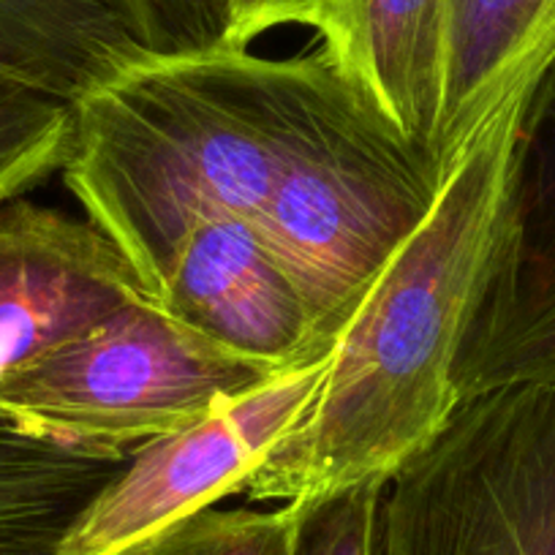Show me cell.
Here are the masks:
<instances>
[{
	"label": "cell",
	"mask_w": 555,
	"mask_h": 555,
	"mask_svg": "<svg viewBox=\"0 0 555 555\" xmlns=\"http://www.w3.org/2000/svg\"><path fill=\"white\" fill-rule=\"evenodd\" d=\"M142 297L117 245L88 218L28 194L0 202V382Z\"/></svg>",
	"instance_id": "cell-8"
},
{
	"label": "cell",
	"mask_w": 555,
	"mask_h": 555,
	"mask_svg": "<svg viewBox=\"0 0 555 555\" xmlns=\"http://www.w3.org/2000/svg\"><path fill=\"white\" fill-rule=\"evenodd\" d=\"M387 479H362L292 501L289 555H378V520Z\"/></svg>",
	"instance_id": "cell-16"
},
{
	"label": "cell",
	"mask_w": 555,
	"mask_h": 555,
	"mask_svg": "<svg viewBox=\"0 0 555 555\" xmlns=\"http://www.w3.org/2000/svg\"><path fill=\"white\" fill-rule=\"evenodd\" d=\"M126 457L39 434L0 411V550L57 547Z\"/></svg>",
	"instance_id": "cell-13"
},
{
	"label": "cell",
	"mask_w": 555,
	"mask_h": 555,
	"mask_svg": "<svg viewBox=\"0 0 555 555\" xmlns=\"http://www.w3.org/2000/svg\"><path fill=\"white\" fill-rule=\"evenodd\" d=\"M349 0H232V47L248 50L254 39L281 25L313 28L322 44L335 41Z\"/></svg>",
	"instance_id": "cell-18"
},
{
	"label": "cell",
	"mask_w": 555,
	"mask_h": 555,
	"mask_svg": "<svg viewBox=\"0 0 555 555\" xmlns=\"http://www.w3.org/2000/svg\"><path fill=\"white\" fill-rule=\"evenodd\" d=\"M295 506L286 501L278 509L205 506L115 555H289Z\"/></svg>",
	"instance_id": "cell-15"
},
{
	"label": "cell",
	"mask_w": 555,
	"mask_h": 555,
	"mask_svg": "<svg viewBox=\"0 0 555 555\" xmlns=\"http://www.w3.org/2000/svg\"><path fill=\"white\" fill-rule=\"evenodd\" d=\"M330 72L322 44L284 61L234 47L147 55L72 106L63 183L145 297L196 223L259 221Z\"/></svg>",
	"instance_id": "cell-2"
},
{
	"label": "cell",
	"mask_w": 555,
	"mask_h": 555,
	"mask_svg": "<svg viewBox=\"0 0 555 555\" xmlns=\"http://www.w3.org/2000/svg\"><path fill=\"white\" fill-rule=\"evenodd\" d=\"M457 400L555 384V66L522 131L509 207L452 367Z\"/></svg>",
	"instance_id": "cell-7"
},
{
	"label": "cell",
	"mask_w": 555,
	"mask_h": 555,
	"mask_svg": "<svg viewBox=\"0 0 555 555\" xmlns=\"http://www.w3.org/2000/svg\"><path fill=\"white\" fill-rule=\"evenodd\" d=\"M434 153L414 145L335 63L311 122L256 227L284 261L333 354L395 250L439 196Z\"/></svg>",
	"instance_id": "cell-3"
},
{
	"label": "cell",
	"mask_w": 555,
	"mask_h": 555,
	"mask_svg": "<svg viewBox=\"0 0 555 555\" xmlns=\"http://www.w3.org/2000/svg\"><path fill=\"white\" fill-rule=\"evenodd\" d=\"M555 63V0H450L436 162L450 175L501 101Z\"/></svg>",
	"instance_id": "cell-10"
},
{
	"label": "cell",
	"mask_w": 555,
	"mask_h": 555,
	"mask_svg": "<svg viewBox=\"0 0 555 555\" xmlns=\"http://www.w3.org/2000/svg\"><path fill=\"white\" fill-rule=\"evenodd\" d=\"M378 555H555V384L457 403L387 479Z\"/></svg>",
	"instance_id": "cell-4"
},
{
	"label": "cell",
	"mask_w": 555,
	"mask_h": 555,
	"mask_svg": "<svg viewBox=\"0 0 555 555\" xmlns=\"http://www.w3.org/2000/svg\"><path fill=\"white\" fill-rule=\"evenodd\" d=\"M147 55L122 0H0V82L74 106Z\"/></svg>",
	"instance_id": "cell-12"
},
{
	"label": "cell",
	"mask_w": 555,
	"mask_h": 555,
	"mask_svg": "<svg viewBox=\"0 0 555 555\" xmlns=\"http://www.w3.org/2000/svg\"><path fill=\"white\" fill-rule=\"evenodd\" d=\"M151 55H196L232 47V0H122Z\"/></svg>",
	"instance_id": "cell-17"
},
{
	"label": "cell",
	"mask_w": 555,
	"mask_h": 555,
	"mask_svg": "<svg viewBox=\"0 0 555 555\" xmlns=\"http://www.w3.org/2000/svg\"><path fill=\"white\" fill-rule=\"evenodd\" d=\"M175 322L275 376L327 360L300 286L250 218H205L169 259L156 300Z\"/></svg>",
	"instance_id": "cell-9"
},
{
	"label": "cell",
	"mask_w": 555,
	"mask_h": 555,
	"mask_svg": "<svg viewBox=\"0 0 555 555\" xmlns=\"http://www.w3.org/2000/svg\"><path fill=\"white\" fill-rule=\"evenodd\" d=\"M450 0H349L322 44L409 142L436 158ZM439 164V162H436Z\"/></svg>",
	"instance_id": "cell-11"
},
{
	"label": "cell",
	"mask_w": 555,
	"mask_h": 555,
	"mask_svg": "<svg viewBox=\"0 0 555 555\" xmlns=\"http://www.w3.org/2000/svg\"><path fill=\"white\" fill-rule=\"evenodd\" d=\"M547 72L522 79L468 142L428 218L384 264L340 333L311 409L250 474L243 490L250 499L300 501L389 479L450 423L461 403L452 367L504 229L522 131Z\"/></svg>",
	"instance_id": "cell-1"
},
{
	"label": "cell",
	"mask_w": 555,
	"mask_h": 555,
	"mask_svg": "<svg viewBox=\"0 0 555 555\" xmlns=\"http://www.w3.org/2000/svg\"><path fill=\"white\" fill-rule=\"evenodd\" d=\"M74 137L72 106L0 82V202L61 172Z\"/></svg>",
	"instance_id": "cell-14"
},
{
	"label": "cell",
	"mask_w": 555,
	"mask_h": 555,
	"mask_svg": "<svg viewBox=\"0 0 555 555\" xmlns=\"http://www.w3.org/2000/svg\"><path fill=\"white\" fill-rule=\"evenodd\" d=\"M0 555H57V547H30V550H0Z\"/></svg>",
	"instance_id": "cell-19"
},
{
	"label": "cell",
	"mask_w": 555,
	"mask_h": 555,
	"mask_svg": "<svg viewBox=\"0 0 555 555\" xmlns=\"http://www.w3.org/2000/svg\"><path fill=\"white\" fill-rule=\"evenodd\" d=\"M327 360L281 373L254 392L221 400L189 428L133 447L120 474L68 528L57 555H115L191 512L243 493L256 466L311 409Z\"/></svg>",
	"instance_id": "cell-6"
},
{
	"label": "cell",
	"mask_w": 555,
	"mask_h": 555,
	"mask_svg": "<svg viewBox=\"0 0 555 555\" xmlns=\"http://www.w3.org/2000/svg\"><path fill=\"white\" fill-rule=\"evenodd\" d=\"M272 378L142 297L3 378L0 411L72 444L131 452Z\"/></svg>",
	"instance_id": "cell-5"
}]
</instances>
